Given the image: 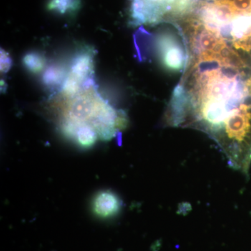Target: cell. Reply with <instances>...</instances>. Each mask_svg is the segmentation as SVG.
Listing matches in <instances>:
<instances>
[{
    "label": "cell",
    "mask_w": 251,
    "mask_h": 251,
    "mask_svg": "<svg viewBox=\"0 0 251 251\" xmlns=\"http://www.w3.org/2000/svg\"><path fill=\"white\" fill-rule=\"evenodd\" d=\"M184 76L174 91L166 122L196 128L216 142L229 166H251V66L226 45L186 46Z\"/></svg>",
    "instance_id": "obj_1"
},
{
    "label": "cell",
    "mask_w": 251,
    "mask_h": 251,
    "mask_svg": "<svg viewBox=\"0 0 251 251\" xmlns=\"http://www.w3.org/2000/svg\"><path fill=\"white\" fill-rule=\"evenodd\" d=\"M157 46L163 65L172 72H181L187 65L188 54L184 37L173 30L163 31L158 36Z\"/></svg>",
    "instance_id": "obj_2"
},
{
    "label": "cell",
    "mask_w": 251,
    "mask_h": 251,
    "mask_svg": "<svg viewBox=\"0 0 251 251\" xmlns=\"http://www.w3.org/2000/svg\"><path fill=\"white\" fill-rule=\"evenodd\" d=\"M122 202L115 193L110 191L99 192L94 198L92 209L99 218L112 217L120 212Z\"/></svg>",
    "instance_id": "obj_3"
},
{
    "label": "cell",
    "mask_w": 251,
    "mask_h": 251,
    "mask_svg": "<svg viewBox=\"0 0 251 251\" xmlns=\"http://www.w3.org/2000/svg\"><path fill=\"white\" fill-rule=\"evenodd\" d=\"M92 67V59L90 56L87 54H82L74 61L69 76L81 83L88 75Z\"/></svg>",
    "instance_id": "obj_4"
},
{
    "label": "cell",
    "mask_w": 251,
    "mask_h": 251,
    "mask_svg": "<svg viewBox=\"0 0 251 251\" xmlns=\"http://www.w3.org/2000/svg\"><path fill=\"white\" fill-rule=\"evenodd\" d=\"M80 6V0H50L47 7L49 11L63 15L75 12Z\"/></svg>",
    "instance_id": "obj_5"
},
{
    "label": "cell",
    "mask_w": 251,
    "mask_h": 251,
    "mask_svg": "<svg viewBox=\"0 0 251 251\" xmlns=\"http://www.w3.org/2000/svg\"><path fill=\"white\" fill-rule=\"evenodd\" d=\"M97 137V132L92 127L85 126L77 130L73 139L75 140L80 146L88 148L95 143Z\"/></svg>",
    "instance_id": "obj_6"
},
{
    "label": "cell",
    "mask_w": 251,
    "mask_h": 251,
    "mask_svg": "<svg viewBox=\"0 0 251 251\" xmlns=\"http://www.w3.org/2000/svg\"><path fill=\"white\" fill-rule=\"evenodd\" d=\"M23 62L28 71L34 74H37L41 72L45 67L46 59L41 54L32 52L24 56Z\"/></svg>",
    "instance_id": "obj_7"
},
{
    "label": "cell",
    "mask_w": 251,
    "mask_h": 251,
    "mask_svg": "<svg viewBox=\"0 0 251 251\" xmlns=\"http://www.w3.org/2000/svg\"><path fill=\"white\" fill-rule=\"evenodd\" d=\"M64 69L57 66H52L46 71L43 75V82L48 86L58 85L64 78Z\"/></svg>",
    "instance_id": "obj_8"
},
{
    "label": "cell",
    "mask_w": 251,
    "mask_h": 251,
    "mask_svg": "<svg viewBox=\"0 0 251 251\" xmlns=\"http://www.w3.org/2000/svg\"><path fill=\"white\" fill-rule=\"evenodd\" d=\"M11 67V59L4 50H1V72L6 73Z\"/></svg>",
    "instance_id": "obj_9"
}]
</instances>
